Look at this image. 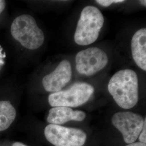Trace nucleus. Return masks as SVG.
<instances>
[{
    "instance_id": "f257e3e1",
    "label": "nucleus",
    "mask_w": 146,
    "mask_h": 146,
    "mask_svg": "<svg viewBox=\"0 0 146 146\" xmlns=\"http://www.w3.org/2000/svg\"><path fill=\"white\" fill-rule=\"evenodd\" d=\"M108 90L120 107L124 110L133 108L139 99L137 74L134 70L129 69L117 72L110 79Z\"/></svg>"
},
{
    "instance_id": "f03ea898",
    "label": "nucleus",
    "mask_w": 146,
    "mask_h": 146,
    "mask_svg": "<svg viewBox=\"0 0 146 146\" xmlns=\"http://www.w3.org/2000/svg\"><path fill=\"white\" fill-rule=\"evenodd\" d=\"M104 19L99 9L92 5L82 9L75 31L74 39L80 46H88L95 42L104 26Z\"/></svg>"
},
{
    "instance_id": "7ed1b4c3",
    "label": "nucleus",
    "mask_w": 146,
    "mask_h": 146,
    "mask_svg": "<svg viewBox=\"0 0 146 146\" xmlns=\"http://www.w3.org/2000/svg\"><path fill=\"white\" fill-rule=\"evenodd\" d=\"M11 34L23 47L35 50L41 47L44 41V35L38 27L35 19L30 15L18 16L11 26Z\"/></svg>"
},
{
    "instance_id": "20e7f679",
    "label": "nucleus",
    "mask_w": 146,
    "mask_h": 146,
    "mask_svg": "<svg viewBox=\"0 0 146 146\" xmlns=\"http://www.w3.org/2000/svg\"><path fill=\"white\" fill-rule=\"evenodd\" d=\"M94 92V87L91 84L77 82L66 90L50 94L48 102L52 107H77L88 102Z\"/></svg>"
},
{
    "instance_id": "39448f33",
    "label": "nucleus",
    "mask_w": 146,
    "mask_h": 146,
    "mask_svg": "<svg viewBox=\"0 0 146 146\" xmlns=\"http://www.w3.org/2000/svg\"><path fill=\"white\" fill-rule=\"evenodd\" d=\"M44 134L54 146H84L87 140V134L83 130L58 125H47Z\"/></svg>"
},
{
    "instance_id": "423d86ee",
    "label": "nucleus",
    "mask_w": 146,
    "mask_h": 146,
    "mask_svg": "<svg viewBox=\"0 0 146 146\" xmlns=\"http://www.w3.org/2000/svg\"><path fill=\"white\" fill-rule=\"evenodd\" d=\"M145 119L141 115L131 111H119L111 118L113 125L121 133L127 144L137 140L142 129Z\"/></svg>"
},
{
    "instance_id": "0eeeda50",
    "label": "nucleus",
    "mask_w": 146,
    "mask_h": 146,
    "mask_svg": "<svg viewBox=\"0 0 146 146\" xmlns=\"http://www.w3.org/2000/svg\"><path fill=\"white\" fill-rule=\"evenodd\" d=\"M75 62L78 73L90 76L99 73L107 66L108 57L102 49L92 47L79 52L76 55Z\"/></svg>"
},
{
    "instance_id": "6e6552de",
    "label": "nucleus",
    "mask_w": 146,
    "mask_h": 146,
    "mask_svg": "<svg viewBox=\"0 0 146 146\" xmlns=\"http://www.w3.org/2000/svg\"><path fill=\"white\" fill-rule=\"evenodd\" d=\"M72 69L70 62L63 60L58 64L52 73L44 76L42 79V85L48 92L56 93L62 90L70 81Z\"/></svg>"
},
{
    "instance_id": "1a4fd4ad",
    "label": "nucleus",
    "mask_w": 146,
    "mask_h": 146,
    "mask_svg": "<svg viewBox=\"0 0 146 146\" xmlns=\"http://www.w3.org/2000/svg\"><path fill=\"white\" fill-rule=\"evenodd\" d=\"M86 113L80 110H73L67 107H52L49 111L47 121L50 124L61 125L69 121H83Z\"/></svg>"
},
{
    "instance_id": "9d476101",
    "label": "nucleus",
    "mask_w": 146,
    "mask_h": 146,
    "mask_svg": "<svg viewBox=\"0 0 146 146\" xmlns=\"http://www.w3.org/2000/svg\"><path fill=\"white\" fill-rule=\"evenodd\" d=\"M131 52L136 64L146 70V29L141 28L134 33L131 40Z\"/></svg>"
},
{
    "instance_id": "9b49d317",
    "label": "nucleus",
    "mask_w": 146,
    "mask_h": 146,
    "mask_svg": "<svg viewBox=\"0 0 146 146\" xmlns=\"http://www.w3.org/2000/svg\"><path fill=\"white\" fill-rule=\"evenodd\" d=\"M16 116L15 108L11 102L0 101V131L9 128L15 119Z\"/></svg>"
},
{
    "instance_id": "f8f14e48",
    "label": "nucleus",
    "mask_w": 146,
    "mask_h": 146,
    "mask_svg": "<svg viewBox=\"0 0 146 146\" xmlns=\"http://www.w3.org/2000/svg\"><path fill=\"white\" fill-rule=\"evenodd\" d=\"M124 2H125V1H123V0H97L96 1V2L97 3L104 7H108L113 3H123Z\"/></svg>"
},
{
    "instance_id": "ddd939ff",
    "label": "nucleus",
    "mask_w": 146,
    "mask_h": 146,
    "mask_svg": "<svg viewBox=\"0 0 146 146\" xmlns=\"http://www.w3.org/2000/svg\"><path fill=\"white\" fill-rule=\"evenodd\" d=\"M139 140V142H142L146 143V118L145 117L144 120V124L141 131V133L139 135V136L137 139Z\"/></svg>"
},
{
    "instance_id": "4468645a",
    "label": "nucleus",
    "mask_w": 146,
    "mask_h": 146,
    "mask_svg": "<svg viewBox=\"0 0 146 146\" xmlns=\"http://www.w3.org/2000/svg\"><path fill=\"white\" fill-rule=\"evenodd\" d=\"M125 146H146V143L140 142H134L130 144H127Z\"/></svg>"
},
{
    "instance_id": "2eb2a0df",
    "label": "nucleus",
    "mask_w": 146,
    "mask_h": 146,
    "mask_svg": "<svg viewBox=\"0 0 146 146\" xmlns=\"http://www.w3.org/2000/svg\"><path fill=\"white\" fill-rule=\"evenodd\" d=\"M5 1L0 0V14L5 10Z\"/></svg>"
},
{
    "instance_id": "dca6fc26",
    "label": "nucleus",
    "mask_w": 146,
    "mask_h": 146,
    "mask_svg": "<svg viewBox=\"0 0 146 146\" xmlns=\"http://www.w3.org/2000/svg\"><path fill=\"white\" fill-rule=\"evenodd\" d=\"M11 146H28L26 145H25V144H24V143H22V142H14L13 144V145Z\"/></svg>"
},
{
    "instance_id": "f3484780",
    "label": "nucleus",
    "mask_w": 146,
    "mask_h": 146,
    "mask_svg": "<svg viewBox=\"0 0 146 146\" xmlns=\"http://www.w3.org/2000/svg\"><path fill=\"white\" fill-rule=\"evenodd\" d=\"M140 2L141 3V4L142 5H143V6H145V7H146V1L145 0H143V1H140Z\"/></svg>"
}]
</instances>
